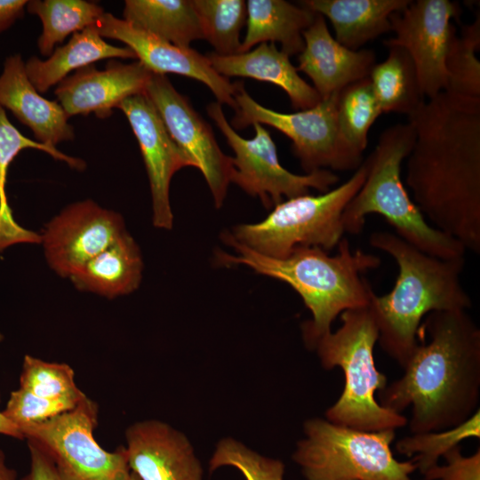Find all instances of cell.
I'll return each mask as SVG.
<instances>
[{
  "instance_id": "cell-23",
  "label": "cell",
  "mask_w": 480,
  "mask_h": 480,
  "mask_svg": "<svg viewBox=\"0 0 480 480\" xmlns=\"http://www.w3.org/2000/svg\"><path fill=\"white\" fill-rule=\"evenodd\" d=\"M143 260L139 245L126 231L76 271V289L108 299L128 295L140 284Z\"/></svg>"
},
{
  "instance_id": "cell-40",
  "label": "cell",
  "mask_w": 480,
  "mask_h": 480,
  "mask_svg": "<svg viewBox=\"0 0 480 480\" xmlns=\"http://www.w3.org/2000/svg\"><path fill=\"white\" fill-rule=\"evenodd\" d=\"M1 402V396H0ZM0 435L13 437L18 440H24V436L20 429L12 423L0 411Z\"/></svg>"
},
{
  "instance_id": "cell-7",
  "label": "cell",
  "mask_w": 480,
  "mask_h": 480,
  "mask_svg": "<svg viewBox=\"0 0 480 480\" xmlns=\"http://www.w3.org/2000/svg\"><path fill=\"white\" fill-rule=\"evenodd\" d=\"M364 160L354 174L335 188L319 195H302L276 204L261 221L240 224L230 234L241 244L271 258L283 259L300 247L326 252L336 247L345 233L341 216L364 182Z\"/></svg>"
},
{
  "instance_id": "cell-15",
  "label": "cell",
  "mask_w": 480,
  "mask_h": 480,
  "mask_svg": "<svg viewBox=\"0 0 480 480\" xmlns=\"http://www.w3.org/2000/svg\"><path fill=\"white\" fill-rule=\"evenodd\" d=\"M92 27L103 38L116 39L126 44L153 74L165 76L172 73L196 79L212 91L220 104L235 108V83L218 74L206 55L134 28L109 12H105Z\"/></svg>"
},
{
  "instance_id": "cell-11",
  "label": "cell",
  "mask_w": 480,
  "mask_h": 480,
  "mask_svg": "<svg viewBox=\"0 0 480 480\" xmlns=\"http://www.w3.org/2000/svg\"><path fill=\"white\" fill-rule=\"evenodd\" d=\"M207 113L235 152L230 182L236 184L253 197H259L267 209L284 201L308 194L309 188L327 192L339 181L331 170H319L304 175L294 174L283 167L276 146L270 133L254 123L255 136L241 137L226 119L218 101L207 106Z\"/></svg>"
},
{
  "instance_id": "cell-33",
  "label": "cell",
  "mask_w": 480,
  "mask_h": 480,
  "mask_svg": "<svg viewBox=\"0 0 480 480\" xmlns=\"http://www.w3.org/2000/svg\"><path fill=\"white\" fill-rule=\"evenodd\" d=\"M480 438L479 409L467 420L447 429L412 434L396 443V450L412 460L423 476L438 464V460L452 448L468 438Z\"/></svg>"
},
{
  "instance_id": "cell-14",
  "label": "cell",
  "mask_w": 480,
  "mask_h": 480,
  "mask_svg": "<svg viewBox=\"0 0 480 480\" xmlns=\"http://www.w3.org/2000/svg\"><path fill=\"white\" fill-rule=\"evenodd\" d=\"M124 232L118 212L86 199L55 215L40 234V244L49 268L59 276L69 278Z\"/></svg>"
},
{
  "instance_id": "cell-42",
  "label": "cell",
  "mask_w": 480,
  "mask_h": 480,
  "mask_svg": "<svg viewBox=\"0 0 480 480\" xmlns=\"http://www.w3.org/2000/svg\"><path fill=\"white\" fill-rule=\"evenodd\" d=\"M126 480H140V479L133 472L131 471V474Z\"/></svg>"
},
{
  "instance_id": "cell-35",
  "label": "cell",
  "mask_w": 480,
  "mask_h": 480,
  "mask_svg": "<svg viewBox=\"0 0 480 480\" xmlns=\"http://www.w3.org/2000/svg\"><path fill=\"white\" fill-rule=\"evenodd\" d=\"M223 467L238 469L246 480H284L285 470L280 460L261 455L233 437L219 440L209 460L211 472Z\"/></svg>"
},
{
  "instance_id": "cell-28",
  "label": "cell",
  "mask_w": 480,
  "mask_h": 480,
  "mask_svg": "<svg viewBox=\"0 0 480 480\" xmlns=\"http://www.w3.org/2000/svg\"><path fill=\"white\" fill-rule=\"evenodd\" d=\"M385 60L376 63L369 79L381 113L410 116L425 100L410 54L397 45L386 46Z\"/></svg>"
},
{
  "instance_id": "cell-8",
  "label": "cell",
  "mask_w": 480,
  "mask_h": 480,
  "mask_svg": "<svg viewBox=\"0 0 480 480\" xmlns=\"http://www.w3.org/2000/svg\"><path fill=\"white\" fill-rule=\"evenodd\" d=\"M292 455L306 480H412V460L391 451L396 430L364 431L311 418Z\"/></svg>"
},
{
  "instance_id": "cell-22",
  "label": "cell",
  "mask_w": 480,
  "mask_h": 480,
  "mask_svg": "<svg viewBox=\"0 0 480 480\" xmlns=\"http://www.w3.org/2000/svg\"><path fill=\"white\" fill-rule=\"evenodd\" d=\"M411 0H305L300 6L326 17L335 39L350 50L391 31L390 16Z\"/></svg>"
},
{
  "instance_id": "cell-20",
  "label": "cell",
  "mask_w": 480,
  "mask_h": 480,
  "mask_svg": "<svg viewBox=\"0 0 480 480\" xmlns=\"http://www.w3.org/2000/svg\"><path fill=\"white\" fill-rule=\"evenodd\" d=\"M0 106L28 126L36 141L56 147L75 138L73 126L61 105L39 94L30 82L20 54L7 57L0 75Z\"/></svg>"
},
{
  "instance_id": "cell-34",
  "label": "cell",
  "mask_w": 480,
  "mask_h": 480,
  "mask_svg": "<svg viewBox=\"0 0 480 480\" xmlns=\"http://www.w3.org/2000/svg\"><path fill=\"white\" fill-rule=\"evenodd\" d=\"M20 388L37 396L64 402L73 407L87 396L77 387L70 365L46 362L29 355L23 359Z\"/></svg>"
},
{
  "instance_id": "cell-5",
  "label": "cell",
  "mask_w": 480,
  "mask_h": 480,
  "mask_svg": "<svg viewBox=\"0 0 480 480\" xmlns=\"http://www.w3.org/2000/svg\"><path fill=\"white\" fill-rule=\"evenodd\" d=\"M414 140L410 123L393 124L380 133L374 149L364 159V182L343 211L344 231L361 233L366 216L377 213L394 228L397 236L421 252L442 259L463 257L464 246L426 220L402 180V164Z\"/></svg>"
},
{
  "instance_id": "cell-41",
  "label": "cell",
  "mask_w": 480,
  "mask_h": 480,
  "mask_svg": "<svg viewBox=\"0 0 480 480\" xmlns=\"http://www.w3.org/2000/svg\"><path fill=\"white\" fill-rule=\"evenodd\" d=\"M0 480H17L16 470L12 468H10L7 465L5 453L1 449H0Z\"/></svg>"
},
{
  "instance_id": "cell-4",
  "label": "cell",
  "mask_w": 480,
  "mask_h": 480,
  "mask_svg": "<svg viewBox=\"0 0 480 480\" xmlns=\"http://www.w3.org/2000/svg\"><path fill=\"white\" fill-rule=\"evenodd\" d=\"M372 247L390 255L398 273L393 289L369 306L382 350L404 367L418 345L420 323L433 311L468 310L472 300L460 281L465 257L442 259L427 254L396 234L375 231Z\"/></svg>"
},
{
  "instance_id": "cell-19",
  "label": "cell",
  "mask_w": 480,
  "mask_h": 480,
  "mask_svg": "<svg viewBox=\"0 0 480 480\" xmlns=\"http://www.w3.org/2000/svg\"><path fill=\"white\" fill-rule=\"evenodd\" d=\"M302 36L304 48L298 57L297 70L311 79L322 99L368 77L376 64L372 50L354 51L340 44L330 33L321 14L316 13Z\"/></svg>"
},
{
  "instance_id": "cell-24",
  "label": "cell",
  "mask_w": 480,
  "mask_h": 480,
  "mask_svg": "<svg viewBox=\"0 0 480 480\" xmlns=\"http://www.w3.org/2000/svg\"><path fill=\"white\" fill-rule=\"evenodd\" d=\"M136 59L126 47L107 43L92 27L72 35L63 46L54 49L46 60L36 56L25 62L27 75L38 92H45L59 84L72 71L105 59Z\"/></svg>"
},
{
  "instance_id": "cell-38",
  "label": "cell",
  "mask_w": 480,
  "mask_h": 480,
  "mask_svg": "<svg viewBox=\"0 0 480 480\" xmlns=\"http://www.w3.org/2000/svg\"><path fill=\"white\" fill-rule=\"evenodd\" d=\"M29 470L20 480H64L50 457L38 446L28 442Z\"/></svg>"
},
{
  "instance_id": "cell-32",
  "label": "cell",
  "mask_w": 480,
  "mask_h": 480,
  "mask_svg": "<svg viewBox=\"0 0 480 480\" xmlns=\"http://www.w3.org/2000/svg\"><path fill=\"white\" fill-rule=\"evenodd\" d=\"M200 20L204 39L219 55L240 52V32L246 22V3L243 0H192Z\"/></svg>"
},
{
  "instance_id": "cell-18",
  "label": "cell",
  "mask_w": 480,
  "mask_h": 480,
  "mask_svg": "<svg viewBox=\"0 0 480 480\" xmlns=\"http://www.w3.org/2000/svg\"><path fill=\"white\" fill-rule=\"evenodd\" d=\"M152 74L139 60H111L103 70L92 64L75 71L57 84L54 94L68 117L93 113L107 118L123 100L144 93Z\"/></svg>"
},
{
  "instance_id": "cell-30",
  "label": "cell",
  "mask_w": 480,
  "mask_h": 480,
  "mask_svg": "<svg viewBox=\"0 0 480 480\" xmlns=\"http://www.w3.org/2000/svg\"><path fill=\"white\" fill-rule=\"evenodd\" d=\"M381 110L369 76L344 87L338 92L337 121L340 136L358 158L368 143V132Z\"/></svg>"
},
{
  "instance_id": "cell-25",
  "label": "cell",
  "mask_w": 480,
  "mask_h": 480,
  "mask_svg": "<svg viewBox=\"0 0 480 480\" xmlns=\"http://www.w3.org/2000/svg\"><path fill=\"white\" fill-rule=\"evenodd\" d=\"M247 30L240 52L262 43H279L281 51L292 56L304 48L302 33L314 21L316 12L284 0H248Z\"/></svg>"
},
{
  "instance_id": "cell-27",
  "label": "cell",
  "mask_w": 480,
  "mask_h": 480,
  "mask_svg": "<svg viewBox=\"0 0 480 480\" xmlns=\"http://www.w3.org/2000/svg\"><path fill=\"white\" fill-rule=\"evenodd\" d=\"M123 15L134 28L177 46L204 39L192 0H126Z\"/></svg>"
},
{
  "instance_id": "cell-13",
  "label": "cell",
  "mask_w": 480,
  "mask_h": 480,
  "mask_svg": "<svg viewBox=\"0 0 480 480\" xmlns=\"http://www.w3.org/2000/svg\"><path fill=\"white\" fill-rule=\"evenodd\" d=\"M460 12L457 2L411 0L406 7L390 16L395 36L383 41V44L400 46L410 54L427 100L445 89L444 60L455 28L452 20L459 18Z\"/></svg>"
},
{
  "instance_id": "cell-39",
  "label": "cell",
  "mask_w": 480,
  "mask_h": 480,
  "mask_svg": "<svg viewBox=\"0 0 480 480\" xmlns=\"http://www.w3.org/2000/svg\"><path fill=\"white\" fill-rule=\"evenodd\" d=\"M27 0H0V33L23 17Z\"/></svg>"
},
{
  "instance_id": "cell-1",
  "label": "cell",
  "mask_w": 480,
  "mask_h": 480,
  "mask_svg": "<svg viewBox=\"0 0 480 480\" xmlns=\"http://www.w3.org/2000/svg\"><path fill=\"white\" fill-rule=\"evenodd\" d=\"M405 183L435 228L480 253V98L442 92L408 116Z\"/></svg>"
},
{
  "instance_id": "cell-31",
  "label": "cell",
  "mask_w": 480,
  "mask_h": 480,
  "mask_svg": "<svg viewBox=\"0 0 480 480\" xmlns=\"http://www.w3.org/2000/svg\"><path fill=\"white\" fill-rule=\"evenodd\" d=\"M480 16L453 28L444 60L446 86L444 92L464 97L480 98Z\"/></svg>"
},
{
  "instance_id": "cell-21",
  "label": "cell",
  "mask_w": 480,
  "mask_h": 480,
  "mask_svg": "<svg viewBox=\"0 0 480 480\" xmlns=\"http://www.w3.org/2000/svg\"><path fill=\"white\" fill-rule=\"evenodd\" d=\"M214 70L222 76L250 77L274 84L288 95L293 108L316 106L321 97L298 73L290 56L273 43H262L252 51L234 55L205 54Z\"/></svg>"
},
{
  "instance_id": "cell-16",
  "label": "cell",
  "mask_w": 480,
  "mask_h": 480,
  "mask_svg": "<svg viewBox=\"0 0 480 480\" xmlns=\"http://www.w3.org/2000/svg\"><path fill=\"white\" fill-rule=\"evenodd\" d=\"M117 108L125 115L143 157L150 185L153 225L171 229L173 225L171 180L176 172L192 165L174 143L156 108L144 93L125 99Z\"/></svg>"
},
{
  "instance_id": "cell-36",
  "label": "cell",
  "mask_w": 480,
  "mask_h": 480,
  "mask_svg": "<svg viewBox=\"0 0 480 480\" xmlns=\"http://www.w3.org/2000/svg\"><path fill=\"white\" fill-rule=\"evenodd\" d=\"M73 408L75 407L64 402L40 397L19 388L11 392L3 414L22 433L26 428L44 422Z\"/></svg>"
},
{
  "instance_id": "cell-2",
  "label": "cell",
  "mask_w": 480,
  "mask_h": 480,
  "mask_svg": "<svg viewBox=\"0 0 480 480\" xmlns=\"http://www.w3.org/2000/svg\"><path fill=\"white\" fill-rule=\"evenodd\" d=\"M420 326L429 340L418 342L404 374L377 392L388 410L412 406V434L456 427L480 401V329L467 310L433 311Z\"/></svg>"
},
{
  "instance_id": "cell-9",
  "label": "cell",
  "mask_w": 480,
  "mask_h": 480,
  "mask_svg": "<svg viewBox=\"0 0 480 480\" xmlns=\"http://www.w3.org/2000/svg\"><path fill=\"white\" fill-rule=\"evenodd\" d=\"M335 92L313 108L295 113H280L268 108L235 83V116L230 125L243 129L254 123L269 125L292 140V150L306 173L319 170L353 171L363 159L352 154L343 143L338 128Z\"/></svg>"
},
{
  "instance_id": "cell-6",
  "label": "cell",
  "mask_w": 480,
  "mask_h": 480,
  "mask_svg": "<svg viewBox=\"0 0 480 480\" xmlns=\"http://www.w3.org/2000/svg\"><path fill=\"white\" fill-rule=\"evenodd\" d=\"M340 320V328L322 336L313 348L324 369L340 367L344 374L343 391L326 410L325 419L364 431L404 427V415L382 407L376 399L388 383L374 362L379 330L370 306L346 310Z\"/></svg>"
},
{
  "instance_id": "cell-37",
  "label": "cell",
  "mask_w": 480,
  "mask_h": 480,
  "mask_svg": "<svg viewBox=\"0 0 480 480\" xmlns=\"http://www.w3.org/2000/svg\"><path fill=\"white\" fill-rule=\"evenodd\" d=\"M445 465H436L426 472L424 480H480V449L464 456L460 445L450 450L444 456Z\"/></svg>"
},
{
  "instance_id": "cell-12",
  "label": "cell",
  "mask_w": 480,
  "mask_h": 480,
  "mask_svg": "<svg viewBox=\"0 0 480 480\" xmlns=\"http://www.w3.org/2000/svg\"><path fill=\"white\" fill-rule=\"evenodd\" d=\"M144 94L160 116L169 135L204 175L214 204L225 200L233 171L232 157L220 148L209 124L164 75L152 74Z\"/></svg>"
},
{
  "instance_id": "cell-29",
  "label": "cell",
  "mask_w": 480,
  "mask_h": 480,
  "mask_svg": "<svg viewBox=\"0 0 480 480\" xmlns=\"http://www.w3.org/2000/svg\"><path fill=\"white\" fill-rule=\"evenodd\" d=\"M26 9L42 21L37 47L48 57L68 36L93 26L105 13L100 4L84 0H32Z\"/></svg>"
},
{
  "instance_id": "cell-10",
  "label": "cell",
  "mask_w": 480,
  "mask_h": 480,
  "mask_svg": "<svg viewBox=\"0 0 480 480\" xmlns=\"http://www.w3.org/2000/svg\"><path fill=\"white\" fill-rule=\"evenodd\" d=\"M98 404L86 396L75 408L22 430L44 452L64 480H126L131 474L124 446L106 451L94 438Z\"/></svg>"
},
{
  "instance_id": "cell-43",
  "label": "cell",
  "mask_w": 480,
  "mask_h": 480,
  "mask_svg": "<svg viewBox=\"0 0 480 480\" xmlns=\"http://www.w3.org/2000/svg\"><path fill=\"white\" fill-rule=\"evenodd\" d=\"M4 340V335L3 333L0 332V344L3 342Z\"/></svg>"
},
{
  "instance_id": "cell-26",
  "label": "cell",
  "mask_w": 480,
  "mask_h": 480,
  "mask_svg": "<svg viewBox=\"0 0 480 480\" xmlns=\"http://www.w3.org/2000/svg\"><path fill=\"white\" fill-rule=\"evenodd\" d=\"M26 148L42 150L76 170L85 168L83 159L68 156L56 147L25 137L9 121L4 108L0 106V252L17 244L41 242L40 234L23 228L14 220L5 191L8 168L15 156Z\"/></svg>"
},
{
  "instance_id": "cell-17",
  "label": "cell",
  "mask_w": 480,
  "mask_h": 480,
  "mask_svg": "<svg viewBox=\"0 0 480 480\" xmlns=\"http://www.w3.org/2000/svg\"><path fill=\"white\" fill-rule=\"evenodd\" d=\"M124 437L130 470L140 480H204L191 442L169 423L139 420L126 428Z\"/></svg>"
},
{
  "instance_id": "cell-3",
  "label": "cell",
  "mask_w": 480,
  "mask_h": 480,
  "mask_svg": "<svg viewBox=\"0 0 480 480\" xmlns=\"http://www.w3.org/2000/svg\"><path fill=\"white\" fill-rule=\"evenodd\" d=\"M220 237L234 250V254L216 251L218 265L247 266L257 274L289 284L301 297L312 315L301 326L308 348L313 349L322 336L332 332V323L342 312L369 305L373 290L363 275L378 268L380 258L359 249L353 251L346 237L340 241L334 256L318 247H300L283 259L251 250L228 230Z\"/></svg>"
}]
</instances>
